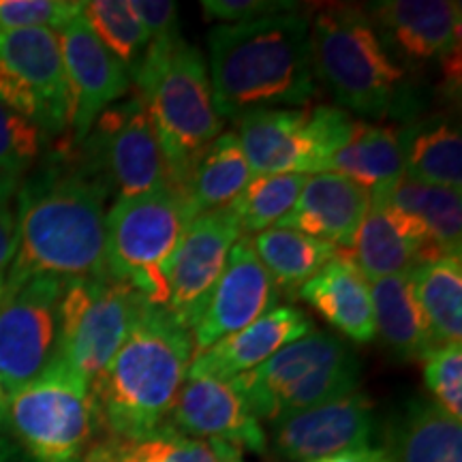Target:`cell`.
<instances>
[{
	"instance_id": "obj_1",
	"label": "cell",
	"mask_w": 462,
	"mask_h": 462,
	"mask_svg": "<svg viewBox=\"0 0 462 462\" xmlns=\"http://www.w3.org/2000/svg\"><path fill=\"white\" fill-rule=\"evenodd\" d=\"M69 143L34 167L17 190V246L5 289L32 276L106 279V199L112 193L101 176Z\"/></svg>"
},
{
	"instance_id": "obj_2",
	"label": "cell",
	"mask_w": 462,
	"mask_h": 462,
	"mask_svg": "<svg viewBox=\"0 0 462 462\" xmlns=\"http://www.w3.org/2000/svg\"><path fill=\"white\" fill-rule=\"evenodd\" d=\"M208 50L212 99L221 118L309 107L317 97L309 20L298 11L218 24L208 34Z\"/></svg>"
},
{
	"instance_id": "obj_3",
	"label": "cell",
	"mask_w": 462,
	"mask_h": 462,
	"mask_svg": "<svg viewBox=\"0 0 462 462\" xmlns=\"http://www.w3.org/2000/svg\"><path fill=\"white\" fill-rule=\"evenodd\" d=\"M193 354L190 332L165 309L143 304L125 343L90 381L103 435L133 441L165 426Z\"/></svg>"
},
{
	"instance_id": "obj_4",
	"label": "cell",
	"mask_w": 462,
	"mask_h": 462,
	"mask_svg": "<svg viewBox=\"0 0 462 462\" xmlns=\"http://www.w3.org/2000/svg\"><path fill=\"white\" fill-rule=\"evenodd\" d=\"M313 73L340 109L364 118H407L415 95L404 69L383 48L366 9L328 5L309 22Z\"/></svg>"
},
{
	"instance_id": "obj_5",
	"label": "cell",
	"mask_w": 462,
	"mask_h": 462,
	"mask_svg": "<svg viewBox=\"0 0 462 462\" xmlns=\"http://www.w3.org/2000/svg\"><path fill=\"white\" fill-rule=\"evenodd\" d=\"M131 84L152 120L170 187L178 190L199 154L223 131L204 56L182 34L150 42Z\"/></svg>"
},
{
	"instance_id": "obj_6",
	"label": "cell",
	"mask_w": 462,
	"mask_h": 462,
	"mask_svg": "<svg viewBox=\"0 0 462 462\" xmlns=\"http://www.w3.org/2000/svg\"><path fill=\"white\" fill-rule=\"evenodd\" d=\"M190 221L187 204L171 187L116 199L106 212L109 276L129 285L146 304L165 309L167 268Z\"/></svg>"
},
{
	"instance_id": "obj_7",
	"label": "cell",
	"mask_w": 462,
	"mask_h": 462,
	"mask_svg": "<svg viewBox=\"0 0 462 462\" xmlns=\"http://www.w3.org/2000/svg\"><path fill=\"white\" fill-rule=\"evenodd\" d=\"M5 421L32 462H84L99 430L90 383L56 354L9 394Z\"/></svg>"
},
{
	"instance_id": "obj_8",
	"label": "cell",
	"mask_w": 462,
	"mask_h": 462,
	"mask_svg": "<svg viewBox=\"0 0 462 462\" xmlns=\"http://www.w3.org/2000/svg\"><path fill=\"white\" fill-rule=\"evenodd\" d=\"M354 116L334 106L255 109L238 118V140L253 176L321 173L354 129Z\"/></svg>"
},
{
	"instance_id": "obj_9",
	"label": "cell",
	"mask_w": 462,
	"mask_h": 462,
	"mask_svg": "<svg viewBox=\"0 0 462 462\" xmlns=\"http://www.w3.org/2000/svg\"><path fill=\"white\" fill-rule=\"evenodd\" d=\"M143 304L129 285L112 276L67 281L56 356L90 383L125 343Z\"/></svg>"
},
{
	"instance_id": "obj_10",
	"label": "cell",
	"mask_w": 462,
	"mask_h": 462,
	"mask_svg": "<svg viewBox=\"0 0 462 462\" xmlns=\"http://www.w3.org/2000/svg\"><path fill=\"white\" fill-rule=\"evenodd\" d=\"M0 101L50 140L69 131V82L60 37L48 28L0 32Z\"/></svg>"
},
{
	"instance_id": "obj_11",
	"label": "cell",
	"mask_w": 462,
	"mask_h": 462,
	"mask_svg": "<svg viewBox=\"0 0 462 462\" xmlns=\"http://www.w3.org/2000/svg\"><path fill=\"white\" fill-rule=\"evenodd\" d=\"M78 148H82L79 161L118 198L170 187L163 150L137 95L107 107Z\"/></svg>"
},
{
	"instance_id": "obj_12",
	"label": "cell",
	"mask_w": 462,
	"mask_h": 462,
	"mask_svg": "<svg viewBox=\"0 0 462 462\" xmlns=\"http://www.w3.org/2000/svg\"><path fill=\"white\" fill-rule=\"evenodd\" d=\"M67 281L32 276L0 296V379L5 392L24 388L56 354Z\"/></svg>"
},
{
	"instance_id": "obj_13",
	"label": "cell",
	"mask_w": 462,
	"mask_h": 462,
	"mask_svg": "<svg viewBox=\"0 0 462 462\" xmlns=\"http://www.w3.org/2000/svg\"><path fill=\"white\" fill-rule=\"evenodd\" d=\"M240 238V223L231 206L204 212L187 225L167 268L170 302L165 306L184 330H193L206 313L231 248Z\"/></svg>"
},
{
	"instance_id": "obj_14",
	"label": "cell",
	"mask_w": 462,
	"mask_h": 462,
	"mask_svg": "<svg viewBox=\"0 0 462 462\" xmlns=\"http://www.w3.org/2000/svg\"><path fill=\"white\" fill-rule=\"evenodd\" d=\"M58 37L71 97L69 146L78 148L88 137L97 118L123 99L133 84L123 62L99 42L82 14L69 22Z\"/></svg>"
},
{
	"instance_id": "obj_15",
	"label": "cell",
	"mask_w": 462,
	"mask_h": 462,
	"mask_svg": "<svg viewBox=\"0 0 462 462\" xmlns=\"http://www.w3.org/2000/svg\"><path fill=\"white\" fill-rule=\"evenodd\" d=\"M374 32L390 56L411 69L460 58L458 0H379L366 5Z\"/></svg>"
},
{
	"instance_id": "obj_16",
	"label": "cell",
	"mask_w": 462,
	"mask_h": 462,
	"mask_svg": "<svg viewBox=\"0 0 462 462\" xmlns=\"http://www.w3.org/2000/svg\"><path fill=\"white\" fill-rule=\"evenodd\" d=\"M377 420L371 398L351 392L319 407L273 421V452L287 462H310L371 446Z\"/></svg>"
},
{
	"instance_id": "obj_17",
	"label": "cell",
	"mask_w": 462,
	"mask_h": 462,
	"mask_svg": "<svg viewBox=\"0 0 462 462\" xmlns=\"http://www.w3.org/2000/svg\"><path fill=\"white\" fill-rule=\"evenodd\" d=\"M279 296V289L259 262L251 238L242 236L231 248L225 273L212 291L206 313L190 330L193 351L201 354L221 338L245 330L259 317L276 309Z\"/></svg>"
},
{
	"instance_id": "obj_18",
	"label": "cell",
	"mask_w": 462,
	"mask_h": 462,
	"mask_svg": "<svg viewBox=\"0 0 462 462\" xmlns=\"http://www.w3.org/2000/svg\"><path fill=\"white\" fill-rule=\"evenodd\" d=\"M165 424L187 437L206 443H227L240 452L263 454L268 448L262 424L234 379H184Z\"/></svg>"
},
{
	"instance_id": "obj_19",
	"label": "cell",
	"mask_w": 462,
	"mask_h": 462,
	"mask_svg": "<svg viewBox=\"0 0 462 462\" xmlns=\"http://www.w3.org/2000/svg\"><path fill=\"white\" fill-rule=\"evenodd\" d=\"M354 351L343 338L330 332L313 330L282 346L253 371L234 377V383L257 420L273 421L276 407L289 392L296 390L315 371L345 360Z\"/></svg>"
},
{
	"instance_id": "obj_20",
	"label": "cell",
	"mask_w": 462,
	"mask_h": 462,
	"mask_svg": "<svg viewBox=\"0 0 462 462\" xmlns=\"http://www.w3.org/2000/svg\"><path fill=\"white\" fill-rule=\"evenodd\" d=\"M315 330V323L296 306H276L245 330L210 345L190 360L187 379H234L270 360L276 351Z\"/></svg>"
},
{
	"instance_id": "obj_21",
	"label": "cell",
	"mask_w": 462,
	"mask_h": 462,
	"mask_svg": "<svg viewBox=\"0 0 462 462\" xmlns=\"http://www.w3.org/2000/svg\"><path fill=\"white\" fill-rule=\"evenodd\" d=\"M368 208L371 190L340 173L321 171L306 178L298 201L276 227L302 231L349 251Z\"/></svg>"
},
{
	"instance_id": "obj_22",
	"label": "cell",
	"mask_w": 462,
	"mask_h": 462,
	"mask_svg": "<svg viewBox=\"0 0 462 462\" xmlns=\"http://www.w3.org/2000/svg\"><path fill=\"white\" fill-rule=\"evenodd\" d=\"M346 253L357 270L371 281L409 274L418 263L437 259L421 221L374 199H371V208Z\"/></svg>"
},
{
	"instance_id": "obj_23",
	"label": "cell",
	"mask_w": 462,
	"mask_h": 462,
	"mask_svg": "<svg viewBox=\"0 0 462 462\" xmlns=\"http://www.w3.org/2000/svg\"><path fill=\"white\" fill-rule=\"evenodd\" d=\"M298 298L354 343L364 345L377 338L371 282L346 251L334 255L313 279L306 281Z\"/></svg>"
},
{
	"instance_id": "obj_24",
	"label": "cell",
	"mask_w": 462,
	"mask_h": 462,
	"mask_svg": "<svg viewBox=\"0 0 462 462\" xmlns=\"http://www.w3.org/2000/svg\"><path fill=\"white\" fill-rule=\"evenodd\" d=\"M381 449L390 462H462V421L430 398H409L390 420Z\"/></svg>"
},
{
	"instance_id": "obj_25",
	"label": "cell",
	"mask_w": 462,
	"mask_h": 462,
	"mask_svg": "<svg viewBox=\"0 0 462 462\" xmlns=\"http://www.w3.org/2000/svg\"><path fill=\"white\" fill-rule=\"evenodd\" d=\"M413 126L371 125L356 120L349 140L328 161V171L340 173L373 190L404 176Z\"/></svg>"
},
{
	"instance_id": "obj_26",
	"label": "cell",
	"mask_w": 462,
	"mask_h": 462,
	"mask_svg": "<svg viewBox=\"0 0 462 462\" xmlns=\"http://www.w3.org/2000/svg\"><path fill=\"white\" fill-rule=\"evenodd\" d=\"M371 199L383 201L402 215L418 218L424 225L432 255H462V193L456 189L430 187L409 176L385 187L373 189Z\"/></svg>"
},
{
	"instance_id": "obj_27",
	"label": "cell",
	"mask_w": 462,
	"mask_h": 462,
	"mask_svg": "<svg viewBox=\"0 0 462 462\" xmlns=\"http://www.w3.org/2000/svg\"><path fill=\"white\" fill-rule=\"evenodd\" d=\"M371 300L374 328L396 360L424 362L437 349L439 345L421 313L411 276L374 279L371 282Z\"/></svg>"
},
{
	"instance_id": "obj_28",
	"label": "cell",
	"mask_w": 462,
	"mask_h": 462,
	"mask_svg": "<svg viewBox=\"0 0 462 462\" xmlns=\"http://www.w3.org/2000/svg\"><path fill=\"white\" fill-rule=\"evenodd\" d=\"M251 165L236 133H221L208 146L178 189L190 217L227 208L251 182Z\"/></svg>"
},
{
	"instance_id": "obj_29",
	"label": "cell",
	"mask_w": 462,
	"mask_h": 462,
	"mask_svg": "<svg viewBox=\"0 0 462 462\" xmlns=\"http://www.w3.org/2000/svg\"><path fill=\"white\" fill-rule=\"evenodd\" d=\"M251 242L279 293L287 298H296L300 287L340 253L330 242L282 227L265 229Z\"/></svg>"
},
{
	"instance_id": "obj_30",
	"label": "cell",
	"mask_w": 462,
	"mask_h": 462,
	"mask_svg": "<svg viewBox=\"0 0 462 462\" xmlns=\"http://www.w3.org/2000/svg\"><path fill=\"white\" fill-rule=\"evenodd\" d=\"M415 296L429 321L437 345L462 340V262L460 257H439L421 262L409 273Z\"/></svg>"
},
{
	"instance_id": "obj_31",
	"label": "cell",
	"mask_w": 462,
	"mask_h": 462,
	"mask_svg": "<svg viewBox=\"0 0 462 462\" xmlns=\"http://www.w3.org/2000/svg\"><path fill=\"white\" fill-rule=\"evenodd\" d=\"M404 176L430 187H462V140L458 126L441 118L413 126Z\"/></svg>"
},
{
	"instance_id": "obj_32",
	"label": "cell",
	"mask_w": 462,
	"mask_h": 462,
	"mask_svg": "<svg viewBox=\"0 0 462 462\" xmlns=\"http://www.w3.org/2000/svg\"><path fill=\"white\" fill-rule=\"evenodd\" d=\"M306 178L309 176L302 173L253 176L231 204L242 234H262L265 229L276 227L298 201Z\"/></svg>"
},
{
	"instance_id": "obj_33",
	"label": "cell",
	"mask_w": 462,
	"mask_h": 462,
	"mask_svg": "<svg viewBox=\"0 0 462 462\" xmlns=\"http://www.w3.org/2000/svg\"><path fill=\"white\" fill-rule=\"evenodd\" d=\"M82 15L129 75L135 73L150 48V37L133 15L129 0H90L82 5Z\"/></svg>"
},
{
	"instance_id": "obj_34",
	"label": "cell",
	"mask_w": 462,
	"mask_h": 462,
	"mask_svg": "<svg viewBox=\"0 0 462 462\" xmlns=\"http://www.w3.org/2000/svg\"><path fill=\"white\" fill-rule=\"evenodd\" d=\"M48 143L50 137L37 125L0 101V173L22 180L39 165Z\"/></svg>"
},
{
	"instance_id": "obj_35",
	"label": "cell",
	"mask_w": 462,
	"mask_h": 462,
	"mask_svg": "<svg viewBox=\"0 0 462 462\" xmlns=\"http://www.w3.org/2000/svg\"><path fill=\"white\" fill-rule=\"evenodd\" d=\"M424 385L430 401L449 418L462 421V345L437 346L424 360Z\"/></svg>"
},
{
	"instance_id": "obj_36",
	"label": "cell",
	"mask_w": 462,
	"mask_h": 462,
	"mask_svg": "<svg viewBox=\"0 0 462 462\" xmlns=\"http://www.w3.org/2000/svg\"><path fill=\"white\" fill-rule=\"evenodd\" d=\"M75 0H0V32L20 28H48L60 32L82 14Z\"/></svg>"
},
{
	"instance_id": "obj_37",
	"label": "cell",
	"mask_w": 462,
	"mask_h": 462,
	"mask_svg": "<svg viewBox=\"0 0 462 462\" xmlns=\"http://www.w3.org/2000/svg\"><path fill=\"white\" fill-rule=\"evenodd\" d=\"M84 462H170L165 452V426L142 439L95 437Z\"/></svg>"
},
{
	"instance_id": "obj_38",
	"label": "cell",
	"mask_w": 462,
	"mask_h": 462,
	"mask_svg": "<svg viewBox=\"0 0 462 462\" xmlns=\"http://www.w3.org/2000/svg\"><path fill=\"white\" fill-rule=\"evenodd\" d=\"M204 15L221 24H238V22H253L259 17L296 11L298 3L293 0H204Z\"/></svg>"
},
{
	"instance_id": "obj_39",
	"label": "cell",
	"mask_w": 462,
	"mask_h": 462,
	"mask_svg": "<svg viewBox=\"0 0 462 462\" xmlns=\"http://www.w3.org/2000/svg\"><path fill=\"white\" fill-rule=\"evenodd\" d=\"M129 7L150 42H163L180 34L178 7L171 0H129Z\"/></svg>"
},
{
	"instance_id": "obj_40",
	"label": "cell",
	"mask_w": 462,
	"mask_h": 462,
	"mask_svg": "<svg viewBox=\"0 0 462 462\" xmlns=\"http://www.w3.org/2000/svg\"><path fill=\"white\" fill-rule=\"evenodd\" d=\"M17 246V225L11 204L0 206V296L5 291V281L15 257Z\"/></svg>"
},
{
	"instance_id": "obj_41",
	"label": "cell",
	"mask_w": 462,
	"mask_h": 462,
	"mask_svg": "<svg viewBox=\"0 0 462 462\" xmlns=\"http://www.w3.org/2000/svg\"><path fill=\"white\" fill-rule=\"evenodd\" d=\"M310 462H390L388 456L381 448H357V449H349V452H340L334 456H326V458L319 460H310Z\"/></svg>"
},
{
	"instance_id": "obj_42",
	"label": "cell",
	"mask_w": 462,
	"mask_h": 462,
	"mask_svg": "<svg viewBox=\"0 0 462 462\" xmlns=\"http://www.w3.org/2000/svg\"><path fill=\"white\" fill-rule=\"evenodd\" d=\"M210 448L215 449L218 462H245L242 460V452L238 448L227 446V443H218V441H210Z\"/></svg>"
},
{
	"instance_id": "obj_43",
	"label": "cell",
	"mask_w": 462,
	"mask_h": 462,
	"mask_svg": "<svg viewBox=\"0 0 462 462\" xmlns=\"http://www.w3.org/2000/svg\"><path fill=\"white\" fill-rule=\"evenodd\" d=\"M17 187H20V180L14 176H7V173H0V206L11 204V198L15 195Z\"/></svg>"
},
{
	"instance_id": "obj_44",
	"label": "cell",
	"mask_w": 462,
	"mask_h": 462,
	"mask_svg": "<svg viewBox=\"0 0 462 462\" xmlns=\"http://www.w3.org/2000/svg\"><path fill=\"white\" fill-rule=\"evenodd\" d=\"M7 392H5L3 379H0V424L5 421V413H7Z\"/></svg>"
}]
</instances>
